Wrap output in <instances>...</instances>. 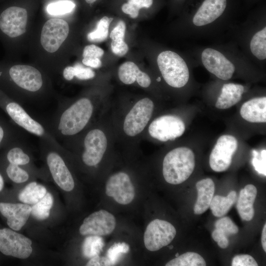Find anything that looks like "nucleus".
Returning <instances> with one entry per match:
<instances>
[{
  "instance_id": "c03bdc74",
  "label": "nucleus",
  "mask_w": 266,
  "mask_h": 266,
  "mask_svg": "<svg viewBox=\"0 0 266 266\" xmlns=\"http://www.w3.org/2000/svg\"><path fill=\"white\" fill-rule=\"evenodd\" d=\"M110 261L107 257H101L99 255L90 258L87 263V266H112Z\"/></svg>"
},
{
  "instance_id": "b1692460",
  "label": "nucleus",
  "mask_w": 266,
  "mask_h": 266,
  "mask_svg": "<svg viewBox=\"0 0 266 266\" xmlns=\"http://www.w3.org/2000/svg\"><path fill=\"white\" fill-rule=\"evenodd\" d=\"M237 199L236 193L232 191L227 197L219 195L213 197L209 207L213 215L216 217H222L226 214Z\"/></svg>"
},
{
  "instance_id": "2eb2a0df",
  "label": "nucleus",
  "mask_w": 266,
  "mask_h": 266,
  "mask_svg": "<svg viewBox=\"0 0 266 266\" xmlns=\"http://www.w3.org/2000/svg\"><path fill=\"white\" fill-rule=\"evenodd\" d=\"M27 10L18 6L9 7L0 14V31L8 37L15 38L26 30Z\"/></svg>"
},
{
  "instance_id": "8fccbe9b",
  "label": "nucleus",
  "mask_w": 266,
  "mask_h": 266,
  "mask_svg": "<svg viewBox=\"0 0 266 266\" xmlns=\"http://www.w3.org/2000/svg\"><path fill=\"white\" fill-rule=\"evenodd\" d=\"M4 185V181L1 174H0V192L2 190Z\"/></svg>"
},
{
  "instance_id": "dca6fc26",
  "label": "nucleus",
  "mask_w": 266,
  "mask_h": 266,
  "mask_svg": "<svg viewBox=\"0 0 266 266\" xmlns=\"http://www.w3.org/2000/svg\"><path fill=\"white\" fill-rule=\"evenodd\" d=\"M201 61L208 71L222 80L230 79L235 70L233 64L223 54L214 49H205L201 53Z\"/></svg>"
},
{
  "instance_id": "4c0bfd02",
  "label": "nucleus",
  "mask_w": 266,
  "mask_h": 266,
  "mask_svg": "<svg viewBox=\"0 0 266 266\" xmlns=\"http://www.w3.org/2000/svg\"><path fill=\"white\" fill-rule=\"evenodd\" d=\"M74 77L79 80H87L95 77V71L89 67H84L81 65L78 64L74 66Z\"/></svg>"
},
{
  "instance_id": "393cba45",
  "label": "nucleus",
  "mask_w": 266,
  "mask_h": 266,
  "mask_svg": "<svg viewBox=\"0 0 266 266\" xmlns=\"http://www.w3.org/2000/svg\"><path fill=\"white\" fill-rule=\"evenodd\" d=\"M46 188L36 182L28 184L19 193L20 201L27 204H34L40 200L46 194Z\"/></svg>"
},
{
  "instance_id": "a18cd8bd",
  "label": "nucleus",
  "mask_w": 266,
  "mask_h": 266,
  "mask_svg": "<svg viewBox=\"0 0 266 266\" xmlns=\"http://www.w3.org/2000/svg\"><path fill=\"white\" fill-rule=\"evenodd\" d=\"M82 63L85 66L96 68L101 66V62L99 58H84Z\"/></svg>"
},
{
  "instance_id": "e433bc0d",
  "label": "nucleus",
  "mask_w": 266,
  "mask_h": 266,
  "mask_svg": "<svg viewBox=\"0 0 266 266\" xmlns=\"http://www.w3.org/2000/svg\"><path fill=\"white\" fill-rule=\"evenodd\" d=\"M129 250V246L124 243H119L113 245L108 250L107 257L113 265L118 255Z\"/></svg>"
},
{
  "instance_id": "4468645a",
  "label": "nucleus",
  "mask_w": 266,
  "mask_h": 266,
  "mask_svg": "<svg viewBox=\"0 0 266 266\" xmlns=\"http://www.w3.org/2000/svg\"><path fill=\"white\" fill-rule=\"evenodd\" d=\"M69 33L67 23L61 19L53 18L44 24L41 33L40 42L43 48L49 53L59 49Z\"/></svg>"
},
{
  "instance_id": "a878e982",
  "label": "nucleus",
  "mask_w": 266,
  "mask_h": 266,
  "mask_svg": "<svg viewBox=\"0 0 266 266\" xmlns=\"http://www.w3.org/2000/svg\"><path fill=\"white\" fill-rule=\"evenodd\" d=\"M21 140L13 144L7 152L6 158L10 164L19 166H26L31 162L30 153L26 145Z\"/></svg>"
},
{
  "instance_id": "6e6552de",
  "label": "nucleus",
  "mask_w": 266,
  "mask_h": 266,
  "mask_svg": "<svg viewBox=\"0 0 266 266\" xmlns=\"http://www.w3.org/2000/svg\"><path fill=\"white\" fill-rule=\"evenodd\" d=\"M105 192L119 204L131 203L135 196V189L129 172L121 169L111 173L105 182Z\"/></svg>"
},
{
  "instance_id": "864d4df0",
  "label": "nucleus",
  "mask_w": 266,
  "mask_h": 266,
  "mask_svg": "<svg viewBox=\"0 0 266 266\" xmlns=\"http://www.w3.org/2000/svg\"><path fill=\"white\" fill-rule=\"evenodd\" d=\"M179 256V254H178V253H177V254H176V257H177V256Z\"/></svg>"
},
{
  "instance_id": "2f4dec72",
  "label": "nucleus",
  "mask_w": 266,
  "mask_h": 266,
  "mask_svg": "<svg viewBox=\"0 0 266 266\" xmlns=\"http://www.w3.org/2000/svg\"><path fill=\"white\" fill-rule=\"evenodd\" d=\"M153 3V0H129L122 6L123 12L135 18L138 15L139 10L143 7H150Z\"/></svg>"
},
{
  "instance_id": "20e7f679",
  "label": "nucleus",
  "mask_w": 266,
  "mask_h": 266,
  "mask_svg": "<svg viewBox=\"0 0 266 266\" xmlns=\"http://www.w3.org/2000/svg\"><path fill=\"white\" fill-rule=\"evenodd\" d=\"M195 166V155L187 147L171 149L165 156L162 173L165 181L172 185L180 184L192 174Z\"/></svg>"
},
{
  "instance_id": "f3484780",
  "label": "nucleus",
  "mask_w": 266,
  "mask_h": 266,
  "mask_svg": "<svg viewBox=\"0 0 266 266\" xmlns=\"http://www.w3.org/2000/svg\"><path fill=\"white\" fill-rule=\"evenodd\" d=\"M32 207L26 203L0 202V212L7 219L8 226L19 231L26 223L31 214Z\"/></svg>"
},
{
  "instance_id": "7ed1b4c3",
  "label": "nucleus",
  "mask_w": 266,
  "mask_h": 266,
  "mask_svg": "<svg viewBox=\"0 0 266 266\" xmlns=\"http://www.w3.org/2000/svg\"><path fill=\"white\" fill-rule=\"evenodd\" d=\"M155 104L148 97L140 98L129 104H117L111 115L117 144L129 150L143 137L152 120Z\"/></svg>"
},
{
  "instance_id": "f704fd0d",
  "label": "nucleus",
  "mask_w": 266,
  "mask_h": 266,
  "mask_svg": "<svg viewBox=\"0 0 266 266\" xmlns=\"http://www.w3.org/2000/svg\"><path fill=\"white\" fill-rule=\"evenodd\" d=\"M253 158L252 164L255 169L261 174L266 175V150H262L260 153L256 150H253Z\"/></svg>"
},
{
  "instance_id": "603ef678",
  "label": "nucleus",
  "mask_w": 266,
  "mask_h": 266,
  "mask_svg": "<svg viewBox=\"0 0 266 266\" xmlns=\"http://www.w3.org/2000/svg\"><path fill=\"white\" fill-rule=\"evenodd\" d=\"M161 77H159L157 79V81H158V82H160L161 81Z\"/></svg>"
},
{
  "instance_id": "f03ea898",
  "label": "nucleus",
  "mask_w": 266,
  "mask_h": 266,
  "mask_svg": "<svg viewBox=\"0 0 266 266\" xmlns=\"http://www.w3.org/2000/svg\"><path fill=\"white\" fill-rule=\"evenodd\" d=\"M109 107L76 138L64 147L78 154L83 165L96 168L117 144Z\"/></svg>"
},
{
  "instance_id": "0eeeda50",
  "label": "nucleus",
  "mask_w": 266,
  "mask_h": 266,
  "mask_svg": "<svg viewBox=\"0 0 266 266\" xmlns=\"http://www.w3.org/2000/svg\"><path fill=\"white\" fill-rule=\"evenodd\" d=\"M185 131V124L179 117L165 114L151 120L144 134L147 133L150 137L159 141L166 142L180 137Z\"/></svg>"
},
{
  "instance_id": "49530a36",
  "label": "nucleus",
  "mask_w": 266,
  "mask_h": 266,
  "mask_svg": "<svg viewBox=\"0 0 266 266\" xmlns=\"http://www.w3.org/2000/svg\"><path fill=\"white\" fill-rule=\"evenodd\" d=\"M74 67L68 66L65 68L63 71V77L67 81H71L74 77Z\"/></svg>"
},
{
  "instance_id": "a211bd4d",
  "label": "nucleus",
  "mask_w": 266,
  "mask_h": 266,
  "mask_svg": "<svg viewBox=\"0 0 266 266\" xmlns=\"http://www.w3.org/2000/svg\"><path fill=\"white\" fill-rule=\"evenodd\" d=\"M227 0H204L193 19V24L202 26L210 24L224 12Z\"/></svg>"
},
{
  "instance_id": "c85d7f7f",
  "label": "nucleus",
  "mask_w": 266,
  "mask_h": 266,
  "mask_svg": "<svg viewBox=\"0 0 266 266\" xmlns=\"http://www.w3.org/2000/svg\"><path fill=\"white\" fill-rule=\"evenodd\" d=\"M252 53L258 59L266 58V27L256 33L250 42Z\"/></svg>"
},
{
  "instance_id": "5701e85b",
  "label": "nucleus",
  "mask_w": 266,
  "mask_h": 266,
  "mask_svg": "<svg viewBox=\"0 0 266 266\" xmlns=\"http://www.w3.org/2000/svg\"><path fill=\"white\" fill-rule=\"evenodd\" d=\"M244 91L242 85L232 83L224 84L215 106L221 109L231 107L240 100Z\"/></svg>"
},
{
  "instance_id": "7c9ffc66",
  "label": "nucleus",
  "mask_w": 266,
  "mask_h": 266,
  "mask_svg": "<svg viewBox=\"0 0 266 266\" xmlns=\"http://www.w3.org/2000/svg\"><path fill=\"white\" fill-rule=\"evenodd\" d=\"M112 20V18L107 16L102 18L98 22L96 30L88 34V39L91 42H101L105 40L108 36L109 25Z\"/></svg>"
},
{
  "instance_id": "f8f14e48",
  "label": "nucleus",
  "mask_w": 266,
  "mask_h": 266,
  "mask_svg": "<svg viewBox=\"0 0 266 266\" xmlns=\"http://www.w3.org/2000/svg\"><path fill=\"white\" fill-rule=\"evenodd\" d=\"M32 240L9 229H0V251L6 256L25 259L31 254Z\"/></svg>"
},
{
  "instance_id": "bb28decb",
  "label": "nucleus",
  "mask_w": 266,
  "mask_h": 266,
  "mask_svg": "<svg viewBox=\"0 0 266 266\" xmlns=\"http://www.w3.org/2000/svg\"><path fill=\"white\" fill-rule=\"evenodd\" d=\"M166 266H205L204 259L196 252H188L168 261Z\"/></svg>"
},
{
  "instance_id": "a19ab883",
  "label": "nucleus",
  "mask_w": 266,
  "mask_h": 266,
  "mask_svg": "<svg viewBox=\"0 0 266 266\" xmlns=\"http://www.w3.org/2000/svg\"><path fill=\"white\" fill-rule=\"evenodd\" d=\"M104 54V51L101 48L92 44L86 46L83 50V58H93L100 59Z\"/></svg>"
},
{
  "instance_id": "9b49d317",
  "label": "nucleus",
  "mask_w": 266,
  "mask_h": 266,
  "mask_svg": "<svg viewBox=\"0 0 266 266\" xmlns=\"http://www.w3.org/2000/svg\"><path fill=\"white\" fill-rule=\"evenodd\" d=\"M117 225L115 217L110 212L100 209L86 217L79 228L82 235L106 236L113 232Z\"/></svg>"
},
{
  "instance_id": "473e14b6",
  "label": "nucleus",
  "mask_w": 266,
  "mask_h": 266,
  "mask_svg": "<svg viewBox=\"0 0 266 266\" xmlns=\"http://www.w3.org/2000/svg\"><path fill=\"white\" fill-rule=\"evenodd\" d=\"M75 4L70 0H60L50 3L47 6V12L52 15H64L70 12L75 7Z\"/></svg>"
},
{
  "instance_id": "f257e3e1",
  "label": "nucleus",
  "mask_w": 266,
  "mask_h": 266,
  "mask_svg": "<svg viewBox=\"0 0 266 266\" xmlns=\"http://www.w3.org/2000/svg\"><path fill=\"white\" fill-rule=\"evenodd\" d=\"M90 96L61 102L49 124L54 137L67 145L91 126L109 107Z\"/></svg>"
},
{
  "instance_id": "58836bf2",
  "label": "nucleus",
  "mask_w": 266,
  "mask_h": 266,
  "mask_svg": "<svg viewBox=\"0 0 266 266\" xmlns=\"http://www.w3.org/2000/svg\"><path fill=\"white\" fill-rule=\"evenodd\" d=\"M233 266H258L254 258L248 254L238 255L234 256L232 260Z\"/></svg>"
},
{
  "instance_id": "c9c22d12",
  "label": "nucleus",
  "mask_w": 266,
  "mask_h": 266,
  "mask_svg": "<svg viewBox=\"0 0 266 266\" xmlns=\"http://www.w3.org/2000/svg\"><path fill=\"white\" fill-rule=\"evenodd\" d=\"M215 226L216 228L221 230L227 236L237 233L238 232L237 226L228 217H224L216 221Z\"/></svg>"
},
{
  "instance_id": "37998d69",
  "label": "nucleus",
  "mask_w": 266,
  "mask_h": 266,
  "mask_svg": "<svg viewBox=\"0 0 266 266\" xmlns=\"http://www.w3.org/2000/svg\"><path fill=\"white\" fill-rule=\"evenodd\" d=\"M126 32V25L123 21H120L110 34L112 40H124Z\"/></svg>"
},
{
  "instance_id": "1a4fd4ad",
  "label": "nucleus",
  "mask_w": 266,
  "mask_h": 266,
  "mask_svg": "<svg viewBox=\"0 0 266 266\" xmlns=\"http://www.w3.org/2000/svg\"><path fill=\"white\" fill-rule=\"evenodd\" d=\"M176 234L175 227L166 220L155 219L149 223L143 235V242L149 251H157L168 245Z\"/></svg>"
},
{
  "instance_id": "412c9836",
  "label": "nucleus",
  "mask_w": 266,
  "mask_h": 266,
  "mask_svg": "<svg viewBox=\"0 0 266 266\" xmlns=\"http://www.w3.org/2000/svg\"><path fill=\"white\" fill-rule=\"evenodd\" d=\"M257 194L256 187L248 184L240 191L236 203L238 213L242 220L249 221L254 215L253 204Z\"/></svg>"
},
{
  "instance_id": "ddd939ff",
  "label": "nucleus",
  "mask_w": 266,
  "mask_h": 266,
  "mask_svg": "<svg viewBox=\"0 0 266 266\" xmlns=\"http://www.w3.org/2000/svg\"><path fill=\"white\" fill-rule=\"evenodd\" d=\"M237 147V140L234 136L228 134L221 136L210 155L209 165L211 169L216 172L228 169Z\"/></svg>"
},
{
  "instance_id": "6ab92c4d",
  "label": "nucleus",
  "mask_w": 266,
  "mask_h": 266,
  "mask_svg": "<svg viewBox=\"0 0 266 266\" xmlns=\"http://www.w3.org/2000/svg\"><path fill=\"white\" fill-rule=\"evenodd\" d=\"M120 80L126 85H131L136 82L141 87H149L151 83L150 76L140 70L137 66L130 61L122 64L118 71Z\"/></svg>"
},
{
  "instance_id": "cd10ccee",
  "label": "nucleus",
  "mask_w": 266,
  "mask_h": 266,
  "mask_svg": "<svg viewBox=\"0 0 266 266\" xmlns=\"http://www.w3.org/2000/svg\"><path fill=\"white\" fill-rule=\"evenodd\" d=\"M53 202L52 194L47 192L40 200L31 207L32 215L38 220L47 219L50 215V210L53 206Z\"/></svg>"
},
{
  "instance_id": "09e8293b",
  "label": "nucleus",
  "mask_w": 266,
  "mask_h": 266,
  "mask_svg": "<svg viewBox=\"0 0 266 266\" xmlns=\"http://www.w3.org/2000/svg\"><path fill=\"white\" fill-rule=\"evenodd\" d=\"M6 132L3 127L0 125V144L3 142L5 137Z\"/></svg>"
},
{
  "instance_id": "ea45409f",
  "label": "nucleus",
  "mask_w": 266,
  "mask_h": 266,
  "mask_svg": "<svg viewBox=\"0 0 266 266\" xmlns=\"http://www.w3.org/2000/svg\"><path fill=\"white\" fill-rule=\"evenodd\" d=\"M111 49L113 53L120 57L125 55L129 50V47L124 40H112Z\"/></svg>"
},
{
  "instance_id": "79ce46f5",
  "label": "nucleus",
  "mask_w": 266,
  "mask_h": 266,
  "mask_svg": "<svg viewBox=\"0 0 266 266\" xmlns=\"http://www.w3.org/2000/svg\"><path fill=\"white\" fill-rule=\"evenodd\" d=\"M212 237L221 248L224 249L228 246L229 241L228 236L221 230L216 228L212 233Z\"/></svg>"
},
{
  "instance_id": "423d86ee",
  "label": "nucleus",
  "mask_w": 266,
  "mask_h": 266,
  "mask_svg": "<svg viewBox=\"0 0 266 266\" xmlns=\"http://www.w3.org/2000/svg\"><path fill=\"white\" fill-rule=\"evenodd\" d=\"M40 142L53 180L63 190L66 192L72 191L75 186L74 180L62 156L64 152L45 141L40 140Z\"/></svg>"
},
{
  "instance_id": "39448f33",
  "label": "nucleus",
  "mask_w": 266,
  "mask_h": 266,
  "mask_svg": "<svg viewBox=\"0 0 266 266\" xmlns=\"http://www.w3.org/2000/svg\"><path fill=\"white\" fill-rule=\"evenodd\" d=\"M157 64L165 82L173 88H181L188 82L189 71L185 61L177 53L165 51L157 58Z\"/></svg>"
},
{
  "instance_id": "de8ad7c7",
  "label": "nucleus",
  "mask_w": 266,
  "mask_h": 266,
  "mask_svg": "<svg viewBox=\"0 0 266 266\" xmlns=\"http://www.w3.org/2000/svg\"><path fill=\"white\" fill-rule=\"evenodd\" d=\"M262 247L265 252H266V225L265 224L263 229L261 237Z\"/></svg>"
},
{
  "instance_id": "3c124183",
  "label": "nucleus",
  "mask_w": 266,
  "mask_h": 266,
  "mask_svg": "<svg viewBox=\"0 0 266 266\" xmlns=\"http://www.w3.org/2000/svg\"><path fill=\"white\" fill-rule=\"evenodd\" d=\"M96 0H85L88 3H92L94 2Z\"/></svg>"
},
{
  "instance_id": "c756f323",
  "label": "nucleus",
  "mask_w": 266,
  "mask_h": 266,
  "mask_svg": "<svg viewBox=\"0 0 266 266\" xmlns=\"http://www.w3.org/2000/svg\"><path fill=\"white\" fill-rule=\"evenodd\" d=\"M103 245V240L101 236L89 235L83 242L82 252L87 258H91L99 255Z\"/></svg>"
},
{
  "instance_id": "72a5a7b5",
  "label": "nucleus",
  "mask_w": 266,
  "mask_h": 266,
  "mask_svg": "<svg viewBox=\"0 0 266 266\" xmlns=\"http://www.w3.org/2000/svg\"><path fill=\"white\" fill-rule=\"evenodd\" d=\"M6 172L8 177L16 183L25 182L30 177L29 173L26 169L21 166L10 163L6 168Z\"/></svg>"
},
{
  "instance_id": "aec40b11",
  "label": "nucleus",
  "mask_w": 266,
  "mask_h": 266,
  "mask_svg": "<svg viewBox=\"0 0 266 266\" xmlns=\"http://www.w3.org/2000/svg\"><path fill=\"white\" fill-rule=\"evenodd\" d=\"M240 114L245 120L252 123L266 122V97L252 99L243 104Z\"/></svg>"
},
{
  "instance_id": "9d476101",
  "label": "nucleus",
  "mask_w": 266,
  "mask_h": 266,
  "mask_svg": "<svg viewBox=\"0 0 266 266\" xmlns=\"http://www.w3.org/2000/svg\"><path fill=\"white\" fill-rule=\"evenodd\" d=\"M8 74L13 83L26 93H38L42 89L44 84L42 75L33 66L14 65L9 68Z\"/></svg>"
},
{
  "instance_id": "4be33fe9",
  "label": "nucleus",
  "mask_w": 266,
  "mask_h": 266,
  "mask_svg": "<svg viewBox=\"0 0 266 266\" xmlns=\"http://www.w3.org/2000/svg\"><path fill=\"white\" fill-rule=\"evenodd\" d=\"M198 197L194 207L195 214H201L208 208L213 197L215 185L213 181L209 178L203 179L196 183Z\"/></svg>"
}]
</instances>
